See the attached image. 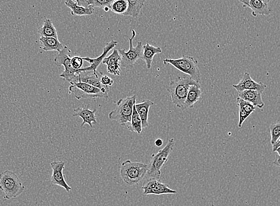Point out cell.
Returning a JSON list of instances; mask_svg holds the SVG:
<instances>
[{
  "mask_svg": "<svg viewBox=\"0 0 280 206\" xmlns=\"http://www.w3.org/2000/svg\"><path fill=\"white\" fill-rule=\"evenodd\" d=\"M101 84L104 86H111L113 84V80L109 76L107 75H102L100 78Z\"/></svg>",
  "mask_w": 280,
  "mask_h": 206,
  "instance_id": "34",
  "label": "cell"
},
{
  "mask_svg": "<svg viewBox=\"0 0 280 206\" xmlns=\"http://www.w3.org/2000/svg\"><path fill=\"white\" fill-rule=\"evenodd\" d=\"M238 92L245 90H256L263 92L267 88V86L263 82H257L252 78L251 74L248 72L243 74L242 79L237 84L233 85Z\"/></svg>",
  "mask_w": 280,
  "mask_h": 206,
  "instance_id": "13",
  "label": "cell"
},
{
  "mask_svg": "<svg viewBox=\"0 0 280 206\" xmlns=\"http://www.w3.org/2000/svg\"><path fill=\"white\" fill-rule=\"evenodd\" d=\"M65 4L71 10V14L74 16H90L93 14L94 9L93 7H84L78 5L74 0H66Z\"/></svg>",
  "mask_w": 280,
  "mask_h": 206,
  "instance_id": "20",
  "label": "cell"
},
{
  "mask_svg": "<svg viewBox=\"0 0 280 206\" xmlns=\"http://www.w3.org/2000/svg\"><path fill=\"white\" fill-rule=\"evenodd\" d=\"M25 190V187L16 173L7 170L0 174V190L5 194L4 199H16Z\"/></svg>",
  "mask_w": 280,
  "mask_h": 206,
  "instance_id": "3",
  "label": "cell"
},
{
  "mask_svg": "<svg viewBox=\"0 0 280 206\" xmlns=\"http://www.w3.org/2000/svg\"><path fill=\"white\" fill-rule=\"evenodd\" d=\"M114 1V0H95L93 7H98L103 9L108 7L110 9L111 5L112 4Z\"/></svg>",
  "mask_w": 280,
  "mask_h": 206,
  "instance_id": "30",
  "label": "cell"
},
{
  "mask_svg": "<svg viewBox=\"0 0 280 206\" xmlns=\"http://www.w3.org/2000/svg\"><path fill=\"white\" fill-rule=\"evenodd\" d=\"M78 75L80 82L94 86L100 89L104 93L109 94V86H104L100 82L101 76L103 75V73L100 71H98L97 74H95L93 71H80Z\"/></svg>",
  "mask_w": 280,
  "mask_h": 206,
  "instance_id": "14",
  "label": "cell"
},
{
  "mask_svg": "<svg viewBox=\"0 0 280 206\" xmlns=\"http://www.w3.org/2000/svg\"><path fill=\"white\" fill-rule=\"evenodd\" d=\"M280 147V137L277 140L275 144H273V152H276L277 149Z\"/></svg>",
  "mask_w": 280,
  "mask_h": 206,
  "instance_id": "35",
  "label": "cell"
},
{
  "mask_svg": "<svg viewBox=\"0 0 280 206\" xmlns=\"http://www.w3.org/2000/svg\"><path fill=\"white\" fill-rule=\"evenodd\" d=\"M238 106L240 107V108L243 109L245 111L248 113L250 115H251L255 111L257 107L253 105L251 103L248 102L242 99L240 97L237 98Z\"/></svg>",
  "mask_w": 280,
  "mask_h": 206,
  "instance_id": "28",
  "label": "cell"
},
{
  "mask_svg": "<svg viewBox=\"0 0 280 206\" xmlns=\"http://www.w3.org/2000/svg\"><path fill=\"white\" fill-rule=\"evenodd\" d=\"M128 8V3L126 0H114L111 5L110 10L114 13L123 15Z\"/></svg>",
  "mask_w": 280,
  "mask_h": 206,
  "instance_id": "27",
  "label": "cell"
},
{
  "mask_svg": "<svg viewBox=\"0 0 280 206\" xmlns=\"http://www.w3.org/2000/svg\"><path fill=\"white\" fill-rule=\"evenodd\" d=\"M126 127L131 131L137 133V134H141L142 133V122L140 116L138 115L135 106H134L133 113H132L131 121Z\"/></svg>",
  "mask_w": 280,
  "mask_h": 206,
  "instance_id": "26",
  "label": "cell"
},
{
  "mask_svg": "<svg viewBox=\"0 0 280 206\" xmlns=\"http://www.w3.org/2000/svg\"><path fill=\"white\" fill-rule=\"evenodd\" d=\"M165 65H171L177 70L189 76L195 82L200 83L201 75L198 62L189 56H183L177 59H165Z\"/></svg>",
  "mask_w": 280,
  "mask_h": 206,
  "instance_id": "5",
  "label": "cell"
},
{
  "mask_svg": "<svg viewBox=\"0 0 280 206\" xmlns=\"http://www.w3.org/2000/svg\"><path fill=\"white\" fill-rule=\"evenodd\" d=\"M262 1L268 4L270 2L271 0H262Z\"/></svg>",
  "mask_w": 280,
  "mask_h": 206,
  "instance_id": "40",
  "label": "cell"
},
{
  "mask_svg": "<svg viewBox=\"0 0 280 206\" xmlns=\"http://www.w3.org/2000/svg\"><path fill=\"white\" fill-rule=\"evenodd\" d=\"M84 64V60L80 57L75 56L71 59V65L74 69H80L82 68Z\"/></svg>",
  "mask_w": 280,
  "mask_h": 206,
  "instance_id": "31",
  "label": "cell"
},
{
  "mask_svg": "<svg viewBox=\"0 0 280 206\" xmlns=\"http://www.w3.org/2000/svg\"><path fill=\"white\" fill-rule=\"evenodd\" d=\"M270 131L271 134V143L272 144H275L277 140L280 137V122L278 123L273 124L270 127Z\"/></svg>",
  "mask_w": 280,
  "mask_h": 206,
  "instance_id": "29",
  "label": "cell"
},
{
  "mask_svg": "<svg viewBox=\"0 0 280 206\" xmlns=\"http://www.w3.org/2000/svg\"><path fill=\"white\" fill-rule=\"evenodd\" d=\"M148 169L149 165L147 164L126 160L120 166V177L128 186H135L145 177Z\"/></svg>",
  "mask_w": 280,
  "mask_h": 206,
  "instance_id": "2",
  "label": "cell"
},
{
  "mask_svg": "<svg viewBox=\"0 0 280 206\" xmlns=\"http://www.w3.org/2000/svg\"><path fill=\"white\" fill-rule=\"evenodd\" d=\"M162 49L161 47H156L147 43L143 46V60L145 62L147 68L151 69L153 58L156 55L161 54Z\"/></svg>",
  "mask_w": 280,
  "mask_h": 206,
  "instance_id": "23",
  "label": "cell"
},
{
  "mask_svg": "<svg viewBox=\"0 0 280 206\" xmlns=\"http://www.w3.org/2000/svg\"><path fill=\"white\" fill-rule=\"evenodd\" d=\"M69 94H73L77 100L88 98H104L107 99L108 95L100 89L82 82H74L69 87Z\"/></svg>",
  "mask_w": 280,
  "mask_h": 206,
  "instance_id": "9",
  "label": "cell"
},
{
  "mask_svg": "<svg viewBox=\"0 0 280 206\" xmlns=\"http://www.w3.org/2000/svg\"><path fill=\"white\" fill-rule=\"evenodd\" d=\"M136 98V95H133L117 101L116 108L109 114L110 120L115 121L122 126H127L131 121Z\"/></svg>",
  "mask_w": 280,
  "mask_h": 206,
  "instance_id": "4",
  "label": "cell"
},
{
  "mask_svg": "<svg viewBox=\"0 0 280 206\" xmlns=\"http://www.w3.org/2000/svg\"><path fill=\"white\" fill-rule=\"evenodd\" d=\"M273 165L280 168V156L276 157V159L273 162Z\"/></svg>",
  "mask_w": 280,
  "mask_h": 206,
  "instance_id": "37",
  "label": "cell"
},
{
  "mask_svg": "<svg viewBox=\"0 0 280 206\" xmlns=\"http://www.w3.org/2000/svg\"><path fill=\"white\" fill-rule=\"evenodd\" d=\"M117 42L116 41H111L109 43L106 44V46L103 48V53L100 56L97 57V58L92 59L90 58H82L84 61H86L90 64V67L85 68H81L78 69V73L83 71H93L95 74L98 73L97 68L103 62L104 58H106L107 55L109 53L110 51L113 50L114 47L117 46Z\"/></svg>",
  "mask_w": 280,
  "mask_h": 206,
  "instance_id": "12",
  "label": "cell"
},
{
  "mask_svg": "<svg viewBox=\"0 0 280 206\" xmlns=\"http://www.w3.org/2000/svg\"><path fill=\"white\" fill-rule=\"evenodd\" d=\"M77 2L78 5L83 6L84 7H93L95 0H74Z\"/></svg>",
  "mask_w": 280,
  "mask_h": 206,
  "instance_id": "33",
  "label": "cell"
},
{
  "mask_svg": "<svg viewBox=\"0 0 280 206\" xmlns=\"http://www.w3.org/2000/svg\"><path fill=\"white\" fill-rule=\"evenodd\" d=\"M40 43L41 49L44 51H46V52L57 51V52H59L60 51H61L64 48L63 46V44L58 40V38L54 37H41Z\"/></svg>",
  "mask_w": 280,
  "mask_h": 206,
  "instance_id": "22",
  "label": "cell"
},
{
  "mask_svg": "<svg viewBox=\"0 0 280 206\" xmlns=\"http://www.w3.org/2000/svg\"><path fill=\"white\" fill-rule=\"evenodd\" d=\"M118 50L114 49L113 52L109 56L106 57L103 60V64L107 66L108 73L113 74L114 76H119L121 73L120 69V62H121Z\"/></svg>",
  "mask_w": 280,
  "mask_h": 206,
  "instance_id": "16",
  "label": "cell"
},
{
  "mask_svg": "<svg viewBox=\"0 0 280 206\" xmlns=\"http://www.w3.org/2000/svg\"><path fill=\"white\" fill-rule=\"evenodd\" d=\"M154 104L155 103L150 100H146L142 103L135 104V108L142 122L143 129H145L149 126V112L150 107Z\"/></svg>",
  "mask_w": 280,
  "mask_h": 206,
  "instance_id": "19",
  "label": "cell"
},
{
  "mask_svg": "<svg viewBox=\"0 0 280 206\" xmlns=\"http://www.w3.org/2000/svg\"><path fill=\"white\" fill-rule=\"evenodd\" d=\"M201 95H202V91L200 83L192 85L189 88L187 96L184 106V110L192 108L194 104L200 100Z\"/></svg>",
  "mask_w": 280,
  "mask_h": 206,
  "instance_id": "18",
  "label": "cell"
},
{
  "mask_svg": "<svg viewBox=\"0 0 280 206\" xmlns=\"http://www.w3.org/2000/svg\"><path fill=\"white\" fill-rule=\"evenodd\" d=\"M238 1L242 3L244 7L249 8V2L251 0H238Z\"/></svg>",
  "mask_w": 280,
  "mask_h": 206,
  "instance_id": "36",
  "label": "cell"
},
{
  "mask_svg": "<svg viewBox=\"0 0 280 206\" xmlns=\"http://www.w3.org/2000/svg\"><path fill=\"white\" fill-rule=\"evenodd\" d=\"M175 146L174 138L168 140L167 144L164 148L159 150L157 153L153 154L151 162L149 165L147 177L159 180L161 177V169L168 161V157L174 150Z\"/></svg>",
  "mask_w": 280,
  "mask_h": 206,
  "instance_id": "6",
  "label": "cell"
},
{
  "mask_svg": "<svg viewBox=\"0 0 280 206\" xmlns=\"http://www.w3.org/2000/svg\"><path fill=\"white\" fill-rule=\"evenodd\" d=\"M155 143L156 147H160L163 145V141L161 139H156Z\"/></svg>",
  "mask_w": 280,
  "mask_h": 206,
  "instance_id": "38",
  "label": "cell"
},
{
  "mask_svg": "<svg viewBox=\"0 0 280 206\" xmlns=\"http://www.w3.org/2000/svg\"><path fill=\"white\" fill-rule=\"evenodd\" d=\"M142 189L144 195H176L177 191L170 189L167 184L155 178H149L144 182Z\"/></svg>",
  "mask_w": 280,
  "mask_h": 206,
  "instance_id": "10",
  "label": "cell"
},
{
  "mask_svg": "<svg viewBox=\"0 0 280 206\" xmlns=\"http://www.w3.org/2000/svg\"><path fill=\"white\" fill-rule=\"evenodd\" d=\"M132 37L128 38L129 43V50L126 52L125 49L118 50L122 58L121 62H120V67L127 70L132 69L138 60L143 59V43L141 41H139L137 43V46L134 47L133 40L135 36H136V32L134 29H132Z\"/></svg>",
  "mask_w": 280,
  "mask_h": 206,
  "instance_id": "7",
  "label": "cell"
},
{
  "mask_svg": "<svg viewBox=\"0 0 280 206\" xmlns=\"http://www.w3.org/2000/svg\"><path fill=\"white\" fill-rule=\"evenodd\" d=\"M71 53V50L67 47H65L56 57L55 63L57 67L63 66L65 67V70L60 74V77H63L71 84L74 82H79V73L78 70L74 69L72 67Z\"/></svg>",
  "mask_w": 280,
  "mask_h": 206,
  "instance_id": "8",
  "label": "cell"
},
{
  "mask_svg": "<svg viewBox=\"0 0 280 206\" xmlns=\"http://www.w3.org/2000/svg\"><path fill=\"white\" fill-rule=\"evenodd\" d=\"M109 9H110L109 8L106 7V8H104V10L105 11H108L109 10Z\"/></svg>",
  "mask_w": 280,
  "mask_h": 206,
  "instance_id": "41",
  "label": "cell"
},
{
  "mask_svg": "<svg viewBox=\"0 0 280 206\" xmlns=\"http://www.w3.org/2000/svg\"><path fill=\"white\" fill-rule=\"evenodd\" d=\"M239 122L238 126H239V128H242L244 122H245L246 119L251 115L246 112L243 109L240 108V107H239Z\"/></svg>",
  "mask_w": 280,
  "mask_h": 206,
  "instance_id": "32",
  "label": "cell"
},
{
  "mask_svg": "<svg viewBox=\"0 0 280 206\" xmlns=\"http://www.w3.org/2000/svg\"><path fill=\"white\" fill-rule=\"evenodd\" d=\"M249 8L251 9L252 14L254 17H257L258 15L269 16L272 13L269 5L262 0H251Z\"/></svg>",
  "mask_w": 280,
  "mask_h": 206,
  "instance_id": "21",
  "label": "cell"
},
{
  "mask_svg": "<svg viewBox=\"0 0 280 206\" xmlns=\"http://www.w3.org/2000/svg\"><path fill=\"white\" fill-rule=\"evenodd\" d=\"M38 32L40 34L41 37L58 38L57 30L54 26L52 21L50 19H46L44 20L43 26L38 29Z\"/></svg>",
  "mask_w": 280,
  "mask_h": 206,
  "instance_id": "24",
  "label": "cell"
},
{
  "mask_svg": "<svg viewBox=\"0 0 280 206\" xmlns=\"http://www.w3.org/2000/svg\"><path fill=\"white\" fill-rule=\"evenodd\" d=\"M128 3L127 11L123 15L137 17L146 0H126Z\"/></svg>",
  "mask_w": 280,
  "mask_h": 206,
  "instance_id": "25",
  "label": "cell"
},
{
  "mask_svg": "<svg viewBox=\"0 0 280 206\" xmlns=\"http://www.w3.org/2000/svg\"><path fill=\"white\" fill-rule=\"evenodd\" d=\"M276 152L278 153V156H280V147L277 149Z\"/></svg>",
  "mask_w": 280,
  "mask_h": 206,
  "instance_id": "39",
  "label": "cell"
},
{
  "mask_svg": "<svg viewBox=\"0 0 280 206\" xmlns=\"http://www.w3.org/2000/svg\"><path fill=\"white\" fill-rule=\"evenodd\" d=\"M50 166L53 171V174L50 179L51 183L63 188L66 192H70L72 187L66 183L65 175L63 174L65 167V162L63 161H55L50 163Z\"/></svg>",
  "mask_w": 280,
  "mask_h": 206,
  "instance_id": "11",
  "label": "cell"
},
{
  "mask_svg": "<svg viewBox=\"0 0 280 206\" xmlns=\"http://www.w3.org/2000/svg\"><path fill=\"white\" fill-rule=\"evenodd\" d=\"M263 92L256 90H245L239 93V97L248 101L259 109H263L265 103L262 98Z\"/></svg>",
  "mask_w": 280,
  "mask_h": 206,
  "instance_id": "17",
  "label": "cell"
},
{
  "mask_svg": "<svg viewBox=\"0 0 280 206\" xmlns=\"http://www.w3.org/2000/svg\"><path fill=\"white\" fill-rule=\"evenodd\" d=\"M90 105L83 107H79L74 110L73 116L74 117H80L83 119V123L81 125V127H83L86 124H88L91 128L93 127V124L97 125V118H96L95 113L97 109L91 110L89 109Z\"/></svg>",
  "mask_w": 280,
  "mask_h": 206,
  "instance_id": "15",
  "label": "cell"
},
{
  "mask_svg": "<svg viewBox=\"0 0 280 206\" xmlns=\"http://www.w3.org/2000/svg\"><path fill=\"white\" fill-rule=\"evenodd\" d=\"M198 83L187 74L183 76L177 77L171 80L168 91L170 94L171 100L179 109L184 110L185 101L189 87L192 85Z\"/></svg>",
  "mask_w": 280,
  "mask_h": 206,
  "instance_id": "1",
  "label": "cell"
}]
</instances>
